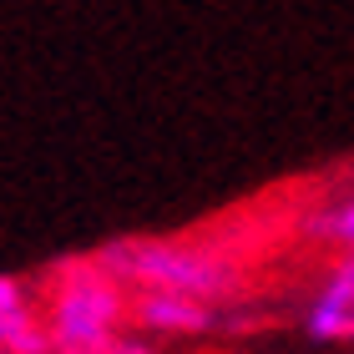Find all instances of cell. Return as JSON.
<instances>
[{"label": "cell", "mask_w": 354, "mask_h": 354, "mask_svg": "<svg viewBox=\"0 0 354 354\" xmlns=\"http://www.w3.org/2000/svg\"><path fill=\"white\" fill-rule=\"evenodd\" d=\"M117 283H142L157 294H183V299H228L238 288V268L228 259L172 238H117V243L91 253Z\"/></svg>", "instance_id": "cell-1"}, {"label": "cell", "mask_w": 354, "mask_h": 354, "mask_svg": "<svg viewBox=\"0 0 354 354\" xmlns=\"http://www.w3.org/2000/svg\"><path fill=\"white\" fill-rule=\"evenodd\" d=\"M127 314V294L96 259H76L51 283V349L56 354H106Z\"/></svg>", "instance_id": "cell-2"}, {"label": "cell", "mask_w": 354, "mask_h": 354, "mask_svg": "<svg viewBox=\"0 0 354 354\" xmlns=\"http://www.w3.org/2000/svg\"><path fill=\"white\" fill-rule=\"evenodd\" d=\"M0 349L6 354H51V329L36 324L30 299L15 273L0 279Z\"/></svg>", "instance_id": "cell-3"}, {"label": "cell", "mask_w": 354, "mask_h": 354, "mask_svg": "<svg viewBox=\"0 0 354 354\" xmlns=\"http://www.w3.org/2000/svg\"><path fill=\"white\" fill-rule=\"evenodd\" d=\"M132 314L152 334H203V329H213V309L207 304L183 299V294H157V288H142Z\"/></svg>", "instance_id": "cell-4"}, {"label": "cell", "mask_w": 354, "mask_h": 354, "mask_svg": "<svg viewBox=\"0 0 354 354\" xmlns=\"http://www.w3.org/2000/svg\"><path fill=\"white\" fill-rule=\"evenodd\" d=\"M309 233L324 238V243L349 248V259H354V198H339V203L319 207V213L309 218Z\"/></svg>", "instance_id": "cell-5"}, {"label": "cell", "mask_w": 354, "mask_h": 354, "mask_svg": "<svg viewBox=\"0 0 354 354\" xmlns=\"http://www.w3.org/2000/svg\"><path fill=\"white\" fill-rule=\"evenodd\" d=\"M304 334L319 344H354V314L349 309H324V304H309L304 309Z\"/></svg>", "instance_id": "cell-6"}, {"label": "cell", "mask_w": 354, "mask_h": 354, "mask_svg": "<svg viewBox=\"0 0 354 354\" xmlns=\"http://www.w3.org/2000/svg\"><path fill=\"white\" fill-rule=\"evenodd\" d=\"M314 304H324V309H349L354 314V259H339L329 268V279L319 283Z\"/></svg>", "instance_id": "cell-7"}, {"label": "cell", "mask_w": 354, "mask_h": 354, "mask_svg": "<svg viewBox=\"0 0 354 354\" xmlns=\"http://www.w3.org/2000/svg\"><path fill=\"white\" fill-rule=\"evenodd\" d=\"M106 354H157V349H152L147 339H111Z\"/></svg>", "instance_id": "cell-8"}]
</instances>
